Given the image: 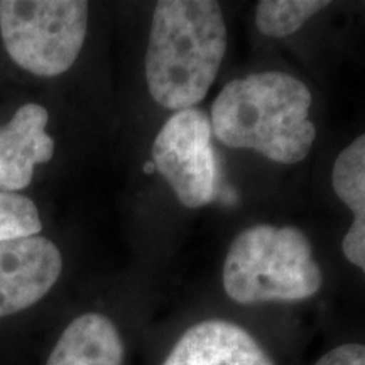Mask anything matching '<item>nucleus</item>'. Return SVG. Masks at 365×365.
<instances>
[{
	"label": "nucleus",
	"mask_w": 365,
	"mask_h": 365,
	"mask_svg": "<svg viewBox=\"0 0 365 365\" xmlns=\"http://www.w3.org/2000/svg\"><path fill=\"white\" fill-rule=\"evenodd\" d=\"M312 91L282 71L228 81L212 105V132L227 148L252 149L279 164L303 161L317 129L309 120Z\"/></svg>",
	"instance_id": "obj_1"
},
{
	"label": "nucleus",
	"mask_w": 365,
	"mask_h": 365,
	"mask_svg": "<svg viewBox=\"0 0 365 365\" xmlns=\"http://www.w3.org/2000/svg\"><path fill=\"white\" fill-rule=\"evenodd\" d=\"M227 39L218 2H158L145 51V81L154 102L175 112L195 108L217 78Z\"/></svg>",
	"instance_id": "obj_2"
},
{
	"label": "nucleus",
	"mask_w": 365,
	"mask_h": 365,
	"mask_svg": "<svg viewBox=\"0 0 365 365\" xmlns=\"http://www.w3.org/2000/svg\"><path fill=\"white\" fill-rule=\"evenodd\" d=\"M222 282L239 304L301 301L318 293L323 274L299 228L257 223L232 242Z\"/></svg>",
	"instance_id": "obj_3"
},
{
	"label": "nucleus",
	"mask_w": 365,
	"mask_h": 365,
	"mask_svg": "<svg viewBox=\"0 0 365 365\" xmlns=\"http://www.w3.org/2000/svg\"><path fill=\"white\" fill-rule=\"evenodd\" d=\"M88 27V2L2 0L0 36L9 56L38 76H58L75 65Z\"/></svg>",
	"instance_id": "obj_4"
},
{
	"label": "nucleus",
	"mask_w": 365,
	"mask_h": 365,
	"mask_svg": "<svg viewBox=\"0 0 365 365\" xmlns=\"http://www.w3.org/2000/svg\"><path fill=\"white\" fill-rule=\"evenodd\" d=\"M212 134L207 113L186 108L168 118L154 139V168L188 208L207 207L222 196V173Z\"/></svg>",
	"instance_id": "obj_5"
},
{
	"label": "nucleus",
	"mask_w": 365,
	"mask_h": 365,
	"mask_svg": "<svg viewBox=\"0 0 365 365\" xmlns=\"http://www.w3.org/2000/svg\"><path fill=\"white\" fill-rule=\"evenodd\" d=\"M61 252L41 235L0 242V318L31 308L56 284Z\"/></svg>",
	"instance_id": "obj_6"
},
{
	"label": "nucleus",
	"mask_w": 365,
	"mask_h": 365,
	"mask_svg": "<svg viewBox=\"0 0 365 365\" xmlns=\"http://www.w3.org/2000/svg\"><path fill=\"white\" fill-rule=\"evenodd\" d=\"M48 120L43 105L26 103L0 127V190L17 193L27 188L34 168L51 161L54 140L46 132Z\"/></svg>",
	"instance_id": "obj_7"
},
{
	"label": "nucleus",
	"mask_w": 365,
	"mask_h": 365,
	"mask_svg": "<svg viewBox=\"0 0 365 365\" xmlns=\"http://www.w3.org/2000/svg\"><path fill=\"white\" fill-rule=\"evenodd\" d=\"M163 365H274L252 335L225 319H207L185 331Z\"/></svg>",
	"instance_id": "obj_8"
},
{
	"label": "nucleus",
	"mask_w": 365,
	"mask_h": 365,
	"mask_svg": "<svg viewBox=\"0 0 365 365\" xmlns=\"http://www.w3.org/2000/svg\"><path fill=\"white\" fill-rule=\"evenodd\" d=\"M122 364L124 341L112 319L100 313H86L65 328L46 365Z\"/></svg>",
	"instance_id": "obj_9"
},
{
	"label": "nucleus",
	"mask_w": 365,
	"mask_h": 365,
	"mask_svg": "<svg viewBox=\"0 0 365 365\" xmlns=\"http://www.w3.org/2000/svg\"><path fill=\"white\" fill-rule=\"evenodd\" d=\"M331 185L340 202L354 213L352 225L341 240V252L365 274V134L339 154L331 171Z\"/></svg>",
	"instance_id": "obj_10"
},
{
	"label": "nucleus",
	"mask_w": 365,
	"mask_h": 365,
	"mask_svg": "<svg viewBox=\"0 0 365 365\" xmlns=\"http://www.w3.org/2000/svg\"><path fill=\"white\" fill-rule=\"evenodd\" d=\"M328 6L327 0H262L255 9V26L267 38H286Z\"/></svg>",
	"instance_id": "obj_11"
},
{
	"label": "nucleus",
	"mask_w": 365,
	"mask_h": 365,
	"mask_svg": "<svg viewBox=\"0 0 365 365\" xmlns=\"http://www.w3.org/2000/svg\"><path fill=\"white\" fill-rule=\"evenodd\" d=\"M43 223L31 198L0 190V242L39 235Z\"/></svg>",
	"instance_id": "obj_12"
},
{
	"label": "nucleus",
	"mask_w": 365,
	"mask_h": 365,
	"mask_svg": "<svg viewBox=\"0 0 365 365\" xmlns=\"http://www.w3.org/2000/svg\"><path fill=\"white\" fill-rule=\"evenodd\" d=\"M314 365H365V345L345 344L335 346Z\"/></svg>",
	"instance_id": "obj_13"
},
{
	"label": "nucleus",
	"mask_w": 365,
	"mask_h": 365,
	"mask_svg": "<svg viewBox=\"0 0 365 365\" xmlns=\"http://www.w3.org/2000/svg\"><path fill=\"white\" fill-rule=\"evenodd\" d=\"M156 171V168H154V163L153 161H148L144 164V173L145 175H150V173Z\"/></svg>",
	"instance_id": "obj_14"
}]
</instances>
